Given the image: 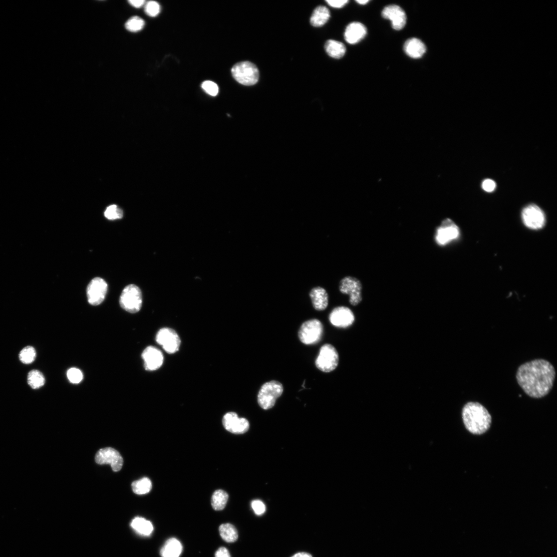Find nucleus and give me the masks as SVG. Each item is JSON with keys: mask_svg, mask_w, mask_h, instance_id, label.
I'll return each mask as SVG.
<instances>
[{"mask_svg": "<svg viewBox=\"0 0 557 557\" xmlns=\"http://www.w3.org/2000/svg\"><path fill=\"white\" fill-rule=\"evenodd\" d=\"M382 16L384 19L390 20L393 28L396 30L402 29L406 24L407 15L405 11L396 5L385 7L382 11Z\"/></svg>", "mask_w": 557, "mask_h": 557, "instance_id": "16", "label": "nucleus"}, {"mask_svg": "<svg viewBox=\"0 0 557 557\" xmlns=\"http://www.w3.org/2000/svg\"><path fill=\"white\" fill-rule=\"evenodd\" d=\"M132 528L139 535L149 536L153 531V526L149 521L143 518L137 517L131 523Z\"/></svg>", "mask_w": 557, "mask_h": 557, "instance_id": "24", "label": "nucleus"}, {"mask_svg": "<svg viewBox=\"0 0 557 557\" xmlns=\"http://www.w3.org/2000/svg\"><path fill=\"white\" fill-rule=\"evenodd\" d=\"M36 357V350L33 347L27 346L21 350L19 354L20 361L25 364L32 363Z\"/></svg>", "mask_w": 557, "mask_h": 557, "instance_id": "29", "label": "nucleus"}, {"mask_svg": "<svg viewBox=\"0 0 557 557\" xmlns=\"http://www.w3.org/2000/svg\"><path fill=\"white\" fill-rule=\"evenodd\" d=\"M522 218L524 225L532 230L541 229L546 224L545 213L535 205L525 207L522 211Z\"/></svg>", "mask_w": 557, "mask_h": 557, "instance_id": "9", "label": "nucleus"}, {"mask_svg": "<svg viewBox=\"0 0 557 557\" xmlns=\"http://www.w3.org/2000/svg\"><path fill=\"white\" fill-rule=\"evenodd\" d=\"M330 17L329 10L325 6H320L315 8L311 17V24L315 27H320L326 24Z\"/></svg>", "mask_w": 557, "mask_h": 557, "instance_id": "22", "label": "nucleus"}, {"mask_svg": "<svg viewBox=\"0 0 557 557\" xmlns=\"http://www.w3.org/2000/svg\"><path fill=\"white\" fill-rule=\"evenodd\" d=\"M329 319L333 326L346 329L353 324L355 316L349 307L339 306L332 309L329 314Z\"/></svg>", "mask_w": 557, "mask_h": 557, "instance_id": "12", "label": "nucleus"}, {"mask_svg": "<svg viewBox=\"0 0 557 557\" xmlns=\"http://www.w3.org/2000/svg\"><path fill=\"white\" fill-rule=\"evenodd\" d=\"M231 72L234 79L243 85H255L259 79V70L250 61H242L236 64L232 67Z\"/></svg>", "mask_w": 557, "mask_h": 557, "instance_id": "4", "label": "nucleus"}, {"mask_svg": "<svg viewBox=\"0 0 557 557\" xmlns=\"http://www.w3.org/2000/svg\"><path fill=\"white\" fill-rule=\"evenodd\" d=\"M324 49L330 56L337 59L343 57L346 51L344 43L334 40L327 41L324 45Z\"/></svg>", "mask_w": 557, "mask_h": 557, "instance_id": "23", "label": "nucleus"}, {"mask_svg": "<svg viewBox=\"0 0 557 557\" xmlns=\"http://www.w3.org/2000/svg\"><path fill=\"white\" fill-rule=\"evenodd\" d=\"M203 89L211 96H216L219 92V87L215 83L211 81H206L202 84Z\"/></svg>", "mask_w": 557, "mask_h": 557, "instance_id": "34", "label": "nucleus"}, {"mask_svg": "<svg viewBox=\"0 0 557 557\" xmlns=\"http://www.w3.org/2000/svg\"><path fill=\"white\" fill-rule=\"evenodd\" d=\"M144 26V20L137 16L131 18L125 24L126 28L131 32H138L141 30Z\"/></svg>", "mask_w": 557, "mask_h": 557, "instance_id": "30", "label": "nucleus"}, {"mask_svg": "<svg viewBox=\"0 0 557 557\" xmlns=\"http://www.w3.org/2000/svg\"><path fill=\"white\" fill-rule=\"evenodd\" d=\"M326 2L330 6L339 8L344 7L349 1L348 0H335V1L327 0Z\"/></svg>", "mask_w": 557, "mask_h": 557, "instance_id": "37", "label": "nucleus"}, {"mask_svg": "<svg viewBox=\"0 0 557 557\" xmlns=\"http://www.w3.org/2000/svg\"><path fill=\"white\" fill-rule=\"evenodd\" d=\"M315 366L323 373H330L338 365L339 354L336 348L330 344L322 345L315 360Z\"/></svg>", "mask_w": 557, "mask_h": 557, "instance_id": "7", "label": "nucleus"}, {"mask_svg": "<svg viewBox=\"0 0 557 557\" xmlns=\"http://www.w3.org/2000/svg\"><path fill=\"white\" fill-rule=\"evenodd\" d=\"M152 485L150 480L146 477L134 482L132 484L134 493L138 495L148 493L152 489Z\"/></svg>", "mask_w": 557, "mask_h": 557, "instance_id": "28", "label": "nucleus"}, {"mask_svg": "<svg viewBox=\"0 0 557 557\" xmlns=\"http://www.w3.org/2000/svg\"><path fill=\"white\" fill-rule=\"evenodd\" d=\"M313 307L316 311L326 309L329 304V295L326 289L320 286L313 288L309 293Z\"/></svg>", "mask_w": 557, "mask_h": 557, "instance_id": "18", "label": "nucleus"}, {"mask_svg": "<svg viewBox=\"0 0 557 557\" xmlns=\"http://www.w3.org/2000/svg\"><path fill=\"white\" fill-rule=\"evenodd\" d=\"M291 557H313L311 554H309L307 553L302 552V553H297L295 555H294Z\"/></svg>", "mask_w": 557, "mask_h": 557, "instance_id": "40", "label": "nucleus"}, {"mask_svg": "<svg viewBox=\"0 0 557 557\" xmlns=\"http://www.w3.org/2000/svg\"><path fill=\"white\" fill-rule=\"evenodd\" d=\"M462 416L464 426L473 435H483L491 427V415L479 402H468L462 409Z\"/></svg>", "mask_w": 557, "mask_h": 557, "instance_id": "2", "label": "nucleus"}, {"mask_svg": "<svg viewBox=\"0 0 557 557\" xmlns=\"http://www.w3.org/2000/svg\"><path fill=\"white\" fill-rule=\"evenodd\" d=\"M142 357L144 361V366L147 370L154 371L160 368L164 362L162 352L153 346L147 347L143 351Z\"/></svg>", "mask_w": 557, "mask_h": 557, "instance_id": "17", "label": "nucleus"}, {"mask_svg": "<svg viewBox=\"0 0 557 557\" xmlns=\"http://www.w3.org/2000/svg\"><path fill=\"white\" fill-rule=\"evenodd\" d=\"M215 557H231V556L229 551L226 548L222 547L216 551Z\"/></svg>", "mask_w": 557, "mask_h": 557, "instance_id": "38", "label": "nucleus"}, {"mask_svg": "<svg viewBox=\"0 0 557 557\" xmlns=\"http://www.w3.org/2000/svg\"><path fill=\"white\" fill-rule=\"evenodd\" d=\"M108 285L102 278L96 277L90 282L87 288L88 301L92 305H98L105 299Z\"/></svg>", "mask_w": 557, "mask_h": 557, "instance_id": "11", "label": "nucleus"}, {"mask_svg": "<svg viewBox=\"0 0 557 557\" xmlns=\"http://www.w3.org/2000/svg\"><path fill=\"white\" fill-rule=\"evenodd\" d=\"M516 378L526 395L539 399L547 396L552 390L556 370L549 361L535 359L520 365L517 371Z\"/></svg>", "mask_w": 557, "mask_h": 557, "instance_id": "1", "label": "nucleus"}, {"mask_svg": "<svg viewBox=\"0 0 557 557\" xmlns=\"http://www.w3.org/2000/svg\"><path fill=\"white\" fill-rule=\"evenodd\" d=\"M105 218L109 220H116L123 218V211L116 205H111L108 207L105 212Z\"/></svg>", "mask_w": 557, "mask_h": 557, "instance_id": "31", "label": "nucleus"}, {"mask_svg": "<svg viewBox=\"0 0 557 557\" xmlns=\"http://www.w3.org/2000/svg\"><path fill=\"white\" fill-rule=\"evenodd\" d=\"M224 428L234 434H243L250 428V423L245 418H239L235 412L226 413L223 420Z\"/></svg>", "mask_w": 557, "mask_h": 557, "instance_id": "15", "label": "nucleus"}, {"mask_svg": "<svg viewBox=\"0 0 557 557\" xmlns=\"http://www.w3.org/2000/svg\"><path fill=\"white\" fill-rule=\"evenodd\" d=\"M27 383L32 389H38L44 385L45 378L40 371L32 370L27 375Z\"/></svg>", "mask_w": 557, "mask_h": 557, "instance_id": "27", "label": "nucleus"}, {"mask_svg": "<svg viewBox=\"0 0 557 557\" xmlns=\"http://www.w3.org/2000/svg\"><path fill=\"white\" fill-rule=\"evenodd\" d=\"M129 3L134 7L140 8L144 5L145 1H144V0H137V1L131 0V1H129Z\"/></svg>", "mask_w": 557, "mask_h": 557, "instance_id": "39", "label": "nucleus"}, {"mask_svg": "<svg viewBox=\"0 0 557 557\" xmlns=\"http://www.w3.org/2000/svg\"><path fill=\"white\" fill-rule=\"evenodd\" d=\"M369 1V0H358V1H356V2H357L358 3L361 5L366 4V3H368Z\"/></svg>", "mask_w": 557, "mask_h": 557, "instance_id": "41", "label": "nucleus"}, {"mask_svg": "<svg viewBox=\"0 0 557 557\" xmlns=\"http://www.w3.org/2000/svg\"><path fill=\"white\" fill-rule=\"evenodd\" d=\"M119 303L121 307L128 312H138L141 310L143 304L141 289L134 284L127 286L121 292Z\"/></svg>", "mask_w": 557, "mask_h": 557, "instance_id": "6", "label": "nucleus"}, {"mask_svg": "<svg viewBox=\"0 0 557 557\" xmlns=\"http://www.w3.org/2000/svg\"><path fill=\"white\" fill-rule=\"evenodd\" d=\"M228 499L229 495L225 491L222 490L215 491L212 495L211 500L213 508L216 511L223 510L226 506Z\"/></svg>", "mask_w": 557, "mask_h": 557, "instance_id": "26", "label": "nucleus"}, {"mask_svg": "<svg viewBox=\"0 0 557 557\" xmlns=\"http://www.w3.org/2000/svg\"><path fill=\"white\" fill-rule=\"evenodd\" d=\"M340 292L349 296V301L353 306L358 305L362 300V285L357 278L347 276L339 284Z\"/></svg>", "mask_w": 557, "mask_h": 557, "instance_id": "8", "label": "nucleus"}, {"mask_svg": "<svg viewBox=\"0 0 557 557\" xmlns=\"http://www.w3.org/2000/svg\"><path fill=\"white\" fill-rule=\"evenodd\" d=\"M252 507L257 516H262L266 512L265 504L260 500L253 501L252 503Z\"/></svg>", "mask_w": 557, "mask_h": 557, "instance_id": "35", "label": "nucleus"}, {"mask_svg": "<svg viewBox=\"0 0 557 557\" xmlns=\"http://www.w3.org/2000/svg\"><path fill=\"white\" fill-rule=\"evenodd\" d=\"M323 334V326L317 319H312L304 322L299 329L298 337L300 342L306 345L318 343Z\"/></svg>", "mask_w": 557, "mask_h": 557, "instance_id": "5", "label": "nucleus"}, {"mask_svg": "<svg viewBox=\"0 0 557 557\" xmlns=\"http://www.w3.org/2000/svg\"><path fill=\"white\" fill-rule=\"evenodd\" d=\"M284 391L282 384L276 380H272L263 384L258 395L260 407L265 410L274 407L277 400L281 397Z\"/></svg>", "mask_w": 557, "mask_h": 557, "instance_id": "3", "label": "nucleus"}, {"mask_svg": "<svg viewBox=\"0 0 557 557\" xmlns=\"http://www.w3.org/2000/svg\"><path fill=\"white\" fill-rule=\"evenodd\" d=\"M220 534L222 539L228 543H233L238 539V532L235 526L231 524H224L220 526Z\"/></svg>", "mask_w": 557, "mask_h": 557, "instance_id": "25", "label": "nucleus"}, {"mask_svg": "<svg viewBox=\"0 0 557 557\" xmlns=\"http://www.w3.org/2000/svg\"><path fill=\"white\" fill-rule=\"evenodd\" d=\"M182 545L176 538L168 539L161 550L162 557H179L182 552Z\"/></svg>", "mask_w": 557, "mask_h": 557, "instance_id": "21", "label": "nucleus"}, {"mask_svg": "<svg viewBox=\"0 0 557 557\" xmlns=\"http://www.w3.org/2000/svg\"><path fill=\"white\" fill-rule=\"evenodd\" d=\"M365 26L360 22H352L346 28L344 37L346 41L351 44L357 43L366 35Z\"/></svg>", "mask_w": 557, "mask_h": 557, "instance_id": "19", "label": "nucleus"}, {"mask_svg": "<svg viewBox=\"0 0 557 557\" xmlns=\"http://www.w3.org/2000/svg\"><path fill=\"white\" fill-rule=\"evenodd\" d=\"M460 236L459 227L451 219H446L438 228L436 241L441 246H444L457 240Z\"/></svg>", "mask_w": 557, "mask_h": 557, "instance_id": "14", "label": "nucleus"}, {"mask_svg": "<svg viewBox=\"0 0 557 557\" xmlns=\"http://www.w3.org/2000/svg\"><path fill=\"white\" fill-rule=\"evenodd\" d=\"M496 183L491 179H486L483 182L482 188L487 192H493L496 189Z\"/></svg>", "mask_w": 557, "mask_h": 557, "instance_id": "36", "label": "nucleus"}, {"mask_svg": "<svg viewBox=\"0 0 557 557\" xmlns=\"http://www.w3.org/2000/svg\"><path fill=\"white\" fill-rule=\"evenodd\" d=\"M145 10L149 16L156 17L160 12L161 7L157 2L150 1L146 4Z\"/></svg>", "mask_w": 557, "mask_h": 557, "instance_id": "33", "label": "nucleus"}, {"mask_svg": "<svg viewBox=\"0 0 557 557\" xmlns=\"http://www.w3.org/2000/svg\"><path fill=\"white\" fill-rule=\"evenodd\" d=\"M67 376L69 381L73 384H79L83 379V374L78 368H71L67 373Z\"/></svg>", "mask_w": 557, "mask_h": 557, "instance_id": "32", "label": "nucleus"}, {"mask_svg": "<svg viewBox=\"0 0 557 557\" xmlns=\"http://www.w3.org/2000/svg\"><path fill=\"white\" fill-rule=\"evenodd\" d=\"M95 461L100 465L110 464L114 472L120 471L123 464L120 453L111 447L101 449L96 454Z\"/></svg>", "mask_w": 557, "mask_h": 557, "instance_id": "13", "label": "nucleus"}, {"mask_svg": "<svg viewBox=\"0 0 557 557\" xmlns=\"http://www.w3.org/2000/svg\"><path fill=\"white\" fill-rule=\"evenodd\" d=\"M404 51L410 57L419 58L426 53L425 44L420 39L413 38L408 39L404 44Z\"/></svg>", "mask_w": 557, "mask_h": 557, "instance_id": "20", "label": "nucleus"}, {"mask_svg": "<svg viewBox=\"0 0 557 557\" xmlns=\"http://www.w3.org/2000/svg\"><path fill=\"white\" fill-rule=\"evenodd\" d=\"M156 341L169 354L177 352L181 345L180 338L178 333L169 328H163L158 331Z\"/></svg>", "mask_w": 557, "mask_h": 557, "instance_id": "10", "label": "nucleus"}]
</instances>
